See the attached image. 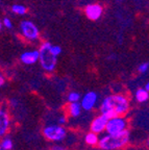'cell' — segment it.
I'll use <instances>...</instances> for the list:
<instances>
[{
	"instance_id": "obj_21",
	"label": "cell",
	"mask_w": 149,
	"mask_h": 150,
	"mask_svg": "<svg viewBox=\"0 0 149 150\" xmlns=\"http://www.w3.org/2000/svg\"><path fill=\"white\" fill-rule=\"evenodd\" d=\"M67 115H61L60 117L56 119V123L60 125H63V126H65L66 123H67Z\"/></svg>"
},
{
	"instance_id": "obj_19",
	"label": "cell",
	"mask_w": 149,
	"mask_h": 150,
	"mask_svg": "<svg viewBox=\"0 0 149 150\" xmlns=\"http://www.w3.org/2000/svg\"><path fill=\"white\" fill-rule=\"evenodd\" d=\"M50 51H51V53L53 54L54 56L57 57V56L62 53V47L58 46V45H52L51 44V46H50Z\"/></svg>"
},
{
	"instance_id": "obj_10",
	"label": "cell",
	"mask_w": 149,
	"mask_h": 150,
	"mask_svg": "<svg viewBox=\"0 0 149 150\" xmlns=\"http://www.w3.org/2000/svg\"><path fill=\"white\" fill-rule=\"evenodd\" d=\"M107 118H105L104 116L100 115L96 116L93 120H92L91 124H90V131L95 132L97 134H102L105 132V125H106Z\"/></svg>"
},
{
	"instance_id": "obj_22",
	"label": "cell",
	"mask_w": 149,
	"mask_h": 150,
	"mask_svg": "<svg viewBox=\"0 0 149 150\" xmlns=\"http://www.w3.org/2000/svg\"><path fill=\"white\" fill-rule=\"evenodd\" d=\"M5 84V76L1 71H0V89Z\"/></svg>"
},
{
	"instance_id": "obj_23",
	"label": "cell",
	"mask_w": 149,
	"mask_h": 150,
	"mask_svg": "<svg viewBox=\"0 0 149 150\" xmlns=\"http://www.w3.org/2000/svg\"><path fill=\"white\" fill-rule=\"evenodd\" d=\"M50 150H67V149L62 145H53Z\"/></svg>"
},
{
	"instance_id": "obj_11",
	"label": "cell",
	"mask_w": 149,
	"mask_h": 150,
	"mask_svg": "<svg viewBox=\"0 0 149 150\" xmlns=\"http://www.w3.org/2000/svg\"><path fill=\"white\" fill-rule=\"evenodd\" d=\"M38 61H39V51L37 49L24 51L20 55V62L26 66L35 65L38 63Z\"/></svg>"
},
{
	"instance_id": "obj_17",
	"label": "cell",
	"mask_w": 149,
	"mask_h": 150,
	"mask_svg": "<svg viewBox=\"0 0 149 150\" xmlns=\"http://www.w3.org/2000/svg\"><path fill=\"white\" fill-rule=\"evenodd\" d=\"M80 97H82L80 93H78V92H76V91H71V92H69V94L67 95V102L68 103L79 102Z\"/></svg>"
},
{
	"instance_id": "obj_2",
	"label": "cell",
	"mask_w": 149,
	"mask_h": 150,
	"mask_svg": "<svg viewBox=\"0 0 149 150\" xmlns=\"http://www.w3.org/2000/svg\"><path fill=\"white\" fill-rule=\"evenodd\" d=\"M131 132L129 130L122 131L120 134H105L99 138L97 146L101 150H121L129 144Z\"/></svg>"
},
{
	"instance_id": "obj_18",
	"label": "cell",
	"mask_w": 149,
	"mask_h": 150,
	"mask_svg": "<svg viewBox=\"0 0 149 150\" xmlns=\"http://www.w3.org/2000/svg\"><path fill=\"white\" fill-rule=\"evenodd\" d=\"M149 70V63L148 62H144V63L140 64L139 67H138V72L140 73V74H146Z\"/></svg>"
},
{
	"instance_id": "obj_12",
	"label": "cell",
	"mask_w": 149,
	"mask_h": 150,
	"mask_svg": "<svg viewBox=\"0 0 149 150\" xmlns=\"http://www.w3.org/2000/svg\"><path fill=\"white\" fill-rule=\"evenodd\" d=\"M66 112H67V117L71 118H78L82 115V108L79 102H70L68 103L66 106Z\"/></svg>"
},
{
	"instance_id": "obj_9",
	"label": "cell",
	"mask_w": 149,
	"mask_h": 150,
	"mask_svg": "<svg viewBox=\"0 0 149 150\" xmlns=\"http://www.w3.org/2000/svg\"><path fill=\"white\" fill-rule=\"evenodd\" d=\"M84 15L91 21H97L103 15V7L99 3H91L84 7Z\"/></svg>"
},
{
	"instance_id": "obj_15",
	"label": "cell",
	"mask_w": 149,
	"mask_h": 150,
	"mask_svg": "<svg viewBox=\"0 0 149 150\" xmlns=\"http://www.w3.org/2000/svg\"><path fill=\"white\" fill-rule=\"evenodd\" d=\"M14 148V142L9 137H3L0 139V150H12Z\"/></svg>"
},
{
	"instance_id": "obj_4",
	"label": "cell",
	"mask_w": 149,
	"mask_h": 150,
	"mask_svg": "<svg viewBox=\"0 0 149 150\" xmlns=\"http://www.w3.org/2000/svg\"><path fill=\"white\" fill-rule=\"evenodd\" d=\"M42 134L46 140L53 142V143H58L66 139L67 129L63 125H60L57 123H51L43 127Z\"/></svg>"
},
{
	"instance_id": "obj_14",
	"label": "cell",
	"mask_w": 149,
	"mask_h": 150,
	"mask_svg": "<svg viewBox=\"0 0 149 150\" xmlns=\"http://www.w3.org/2000/svg\"><path fill=\"white\" fill-rule=\"evenodd\" d=\"M99 138H100L99 134L90 131V132H88V134L84 136V142H86V144L89 146H97Z\"/></svg>"
},
{
	"instance_id": "obj_28",
	"label": "cell",
	"mask_w": 149,
	"mask_h": 150,
	"mask_svg": "<svg viewBox=\"0 0 149 150\" xmlns=\"http://www.w3.org/2000/svg\"><path fill=\"white\" fill-rule=\"evenodd\" d=\"M0 1H1V0H0Z\"/></svg>"
},
{
	"instance_id": "obj_6",
	"label": "cell",
	"mask_w": 149,
	"mask_h": 150,
	"mask_svg": "<svg viewBox=\"0 0 149 150\" xmlns=\"http://www.w3.org/2000/svg\"><path fill=\"white\" fill-rule=\"evenodd\" d=\"M20 33L26 41L29 42H35L40 38V29L33 21L29 20H23L20 23Z\"/></svg>"
},
{
	"instance_id": "obj_13",
	"label": "cell",
	"mask_w": 149,
	"mask_h": 150,
	"mask_svg": "<svg viewBox=\"0 0 149 150\" xmlns=\"http://www.w3.org/2000/svg\"><path fill=\"white\" fill-rule=\"evenodd\" d=\"M135 99L139 103H145L149 99V92L146 91L144 88H140L135 92Z\"/></svg>"
},
{
	"instance_id": "obj_1",
	"label": "cell",
	"mask_w": 149,
	"mask_h": 150,
	"mask_svg": "<svg viewBox=\"0 0 149 150\" xmlns=\"http://www.w3.org/2000/svg\"><path fill=\"white\" fill-rule=\"evenodd\" d=\"M131 110V100L123 94H111L104 97L99 105V112L105 118L126 116Z\"/></svg>"
},
{
	"instance_id": "obj_24",
	"label": "cell",
	"mask_w": 149,
	"mask_h": 150,
	"mask_svg": "<svg viewBox=\"0 0 149 150\" xmlns=\"http://www.w3.org/2000/svg\"><path fill=\"white\" fill-rule=\"evenodd\" d=\"M18 103L19 102H17L16 99H12V100H9V104H11L12 106H17L18 105Z\"/></svg>"
},
{
	"instance_id": "obj_7",
	"label": "cell",
	"mask_w": 149,
	"mask_h": 150,
	"mask_svg": "<svg viewBox=\"0 0 149 150\" xmlns=\"http://www.w3.org/2000/svg\"><path fill=\"white\" fill-rule=\"evenodd\" d=\"M98 100H99L98 94L94 91H90V92H87L84 96L80 97L79 103H80V105H82V110L91 112V110H93L94 108H96Z\"/></svg>"
},
{
	"instance_id": "obj_3",
	"label": "cell",
	"mask_w": 149,
	"mask_h": 150,
	"mask_svg": "<svg viewBox=\"0 0 149 150\" xmlns=\"http://www.w3.org/2000/svg\"><path fill=\"white\" fill-rule=\"evenodd\" d=\"M50 42H43L38 49L39 51V63L42 69L47 73H51L55 70L56 64H57V57L54 56L50 51Z\"/></svg>"
},
{
	"instance_id": "obj_25",
	"label": "cell",
	"mask_w": 149,
	"mask_h": 150,
	"mask_svg": "<svg viewBox=\"0 0 149 150\" xmlns=\"http://www.w3.org/2000/svg\"><path fill=\"white\" fill-rule=\"evenodd\" d=\"M144 89H145V90H146V91H148V92H149V83H148V82H147V83H146V84H145V87H144Z\"/></svg>"
},
{
	"instance_id": "obj_5",
	"label": "cell",
	"mask_w": 149,
	"mask_h": 150,
	"mask_svg": "<svg viewBox=\"0 0 149 150\" xmlns=\"http://www.w3.org/2000/svg\"><path fill=\"white\" fill-rule=\"evenodd\" d=\"M128 129V120L125 116H115L109 118L105 125V134H120Z\"/></svg>"
},
{
	"instance_id": "obj_8",
	"label": "cell",
	"mask_w": 149,
	"mask_h": 150,
	"mask_svg": "<svg viewBox=\"0 0 149 150\" xmlns=\"http://www.w3.org/2000/svg\"><path fill=\"white\" fill-rule=\"evenodd\" d=\"M11 129V114L3 104L0 105V139L7 136Z\"/></svg>"
},
{
	"instance_id": "obj_16",
	"label": "cell",
	"mask_w": 149,
	"mask_h": 150,
	"mask_svg": "<svg viewBox=\"0 0 149 150\" xmlns=\"http://www.w3.org/2000/svg\"><path fill=\"white\" fill-rule=\"evenodd\" d=\"M11 11L18 16H24L27 13V8L23 4H13L12 7H11Z\"/></svg>"
},
{
	"instance_id": "obj_20",
	"label": "cell",
	"mask_w": 149,
	"mask_h": 150,
	"mask_svg": "<svg viewBox=\"0 0 149 150\" xmlns=\"http://www.w3.org/2000/svg\"><path fill=\"white\" fill-rule=\"evenodd\" d=\"M2 25L4 26L5 28H7V29H12L13 28V22L12 20L9 18V17H5V18H3L2 20Z\"/></svg>"
},
{
	"instance_id": "obj_27",
	"label": "cell",
	"mask_w": 149,
	"mask_h": 150,
	"mask_svg": "<svg viewBox=\"0 0 149 150\" xmlns=\"http://www.w3.org/2000/svg\"><path fill=\"white\" fill-rule=\"evenodd\" d=\"M119 1H124V0H119Z\"/></svg>"
},
{
	"instance_id": "obj_26",
	"label": "cell",
	"mask_w": 149,
	"mask_h": 150,
	"mask_svg": "<svg viewBox=\"0 0 149 150\" xmlns=\"http://www.w3.org/2000/svg\"><path fill=\"white\" fill-rule=\"evenodd\" d=\"M1 29H2V22L0 21V30H1Z\"/></svg>"
}]
</instances>
